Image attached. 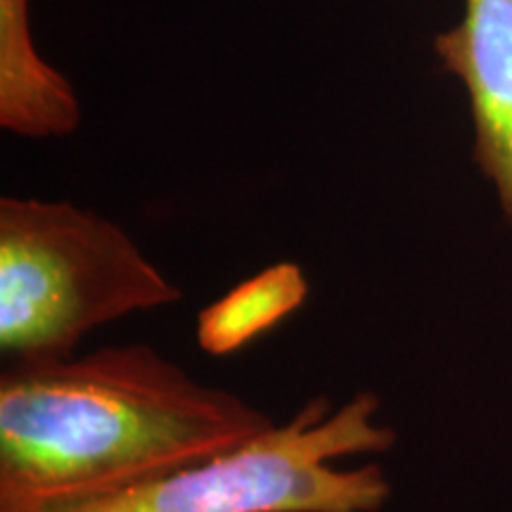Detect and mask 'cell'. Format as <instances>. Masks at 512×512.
<instances>
[{
  "label": "cell",
  "mask_w": 512,
  "mask_h": 512,
  "mask_svg": "<svg viewBox=\"0 0 512 512\" xmlns=\"http://www.w3.org/2000/svg\"><path fill=\"white\" fill-rule=\"evenodd\" d=\"M273 422L143 342L8 363L0 375V512L126 489L230 451Z\"/></svg>",
  "instance_id": "6da1fadb"
},
{
  "label": "cell",
  "mask_w": 512,
  "mask_h": 512,
  "mask_svg": "<svg viewBox=\"0 0 512 512\" xmlns=\"http://www.w3.org/2000/svg\"><path fill=\"white\" fill-rule=\"evenodd\" d=\"M380 411L375 392H356L339 406L316 396L230 451L36 512H380L394 491L387 470L335 465L392 451L396 430Z\"/></svg>",
  "instance_id": "7a4b0ae2"
},
{
  "label": "cell",
  "mask_w": 512,
  "mask_h": 512,
  "mask_svg": "<svg viewBox=\"0 0 512 512\" xmlns=\"http://www.w3.org/2000/svg\"><path fill=\"white\" fill-rule=\"evenodd\" d=\"M181 299V287L114 221L72 202L0 197L5 366L69 358L88 332Z\"/></svg>",
  "instance_id": "3957f363"
},
{
  "label": "cell",
  "mask_w": 512,
  "mask_h": 512,
  "mask_svg": "<svg viewBox=\"0 0 512 512\" xmlns=\"http://www.w3.org/2000/svg\"><path fill=\"white\" fill-rule=\"evenodd\" d=\"M434 53L463 86L475 128L472 157L512 221V0H463V15L439 31Z\"/></svg>",
  "instance_id": "277c9868"
},
{
  "label": "cell",
  "mask_w": 512,
  "mask_h": 512,
  "mask_svg": "<svg viewBox=\"0 0 512 512\" xmlns=\"http://www.w3.org/2000/svg\"><path fill=\"white\" fill-rule=\"evenodd\" d=\"M81 117L72 83L38 53L31 0H0V128L29 140L67 138Z\"/></svg>",
  "instance_id": "5b68a950"
},
{
  "label": "cell",
  "mask_w": 512,
  "mask_h": 512,
  "mask_svg": "<svg viewBox=\"0 0 512 512\" xmlns=\"http://www.w3.org/2000/svg\"><path fill=\"white\" fill-rule=\"evenodd\" d=\"M309 292V278L299 264L266 266L197 313V344L211 356L235 354L302 309Z\"/></svg>",
  "instance_id": "8992f818"
}]
</instances>
